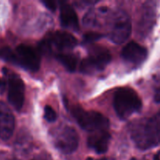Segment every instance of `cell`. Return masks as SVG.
<instances>
[{"label":"cell","instance_id":"obj_1","mask_svg":"<svg viewBox=\"0 0 160 160\" xmlns=\"http://www.w3.org/2000/svg\"><path fill=\"white\" fill-rule=\"evenodd\" d=\"M131 136L136 146L142 150L160 145V110L149 118H144L131 123Z\"/></svg>","mask_w":160,"mask_h":160},{"label":"cell","instance_id":"obj_2","mask_svg":"<svg viewBox=\"0 0 160 160\" xmlns=\"http://www.w3.org/2000/svg\"><path fill=\"white\" fill-rule=\"evenodd\" d=\"M113 107L121 120H127L141 110L142 102L137 92L131 88H120L114 94Z\"/></svg>","mask_w":160,"mask_h":160},{"label":"cell","instance_id":"obj_3","mask_svg":"<svg viewBox=\"0 0 160 160\" xmlns=\"http://www.w3.org/2000/svg\"><path fill=\"white\" fill-rule=\"evenodd\" d=\"M71 114L82 129L92 134L108 131L109 128V120L96 111L85 110L80 106H73Z\"/></svg>","mask_w":160,"mask_h":160},{"label":"cell","instance_id":"obj_4","mask_svg":"<svg viewBox=\"0 0 160 160\" xmlns=\"http://www.w3.org/2000/svg\"><path fill=\"white\" fill-rule=\"evenodd\" d=\"M78 45L76 38L69 32L56 31L50 34L39 44V48L42 53L49 55L52 53L53 48L59 51L70 50Z\"/></svg>","mask_w":160,"mask_h":160},{"label":"cell","instance_id":"obj_5","mask_svg":"<svg viewBox=\"0 0 160 160\" xmlns=\"http://www.w3.org/2000/svg\"><path fill=\"white\" fill-rule=\"evenodd\" d=\"M111 59L112 56L109 50L102 47H95L91 50L88 56L81 62L80 71L85 74H95L105 70Z\"/></svg>","mask_w":160,"mask_h":160},{"label":"cell","instance_id":"obj_6","mask_svg":"<svg viewBox=\"0 0 160 160\" xmlns=\"http://www.w3.org/2000/svg\"><path fill=\"white\" fill-rule=\"evenodd\" d=\"M109 39L115 44L126 42L131 34V22L129 16L123 11H117L110 17Z\"/></svg>","mask_w":160,"mask_h":160},{"label":"cell","instance_id":"obj_7","mask_svg":"<svg viewBox=\"0 0 160 160\" xmlns=\"http://www.w3.org/2000/svg\"><path fill=\"white\" fill-rule=\"evenodd\" d=\"M55 147L61 152L70 154L77 150L79 144V136L72 127L61 126L54 130L52 135Z\"/></svg>","mask_w":160,"mask_h":160},{"label":"cell","instance_id":"obj_8","mask_svg":"<svg viewBox=\"0 0 160 160\" xmlns=\"http://www.w3.org/2000/svg\"><path fill=\"white\" fill-rule=\"evenodd\" d=\"M16 64L31 72L39 70L41 57L32 47L21 44L16 48Z\"/></svg>","mask_w":160,"mask_h":160},{"label":"cell","instance_id":"obj_9","mask_svg":"<svg viewBox=\"0 0 160 160\" xmlns=\"http://www.w3.org/2000/svg\"><path fill=\"white\" fill-rule=\"evenodd\" d=\"M8 99L14 109L20 111L24 102L25 85L23 80L16 73H11L8 76Z\"/></svg>","mask_w":160,"mask_h":160},{"label":"cell","instance_id":"obj_10","mask_svg":"<svg viewBox=\"0 0 160 160\" xmlns=\"http://www.w3.org/2000/svg\"><path fill=\"white\" fill-rule=\"evenodd\" d=\"M121 56L127 62L134 67L142 65L148 56L147 48L136 42L131 41L123 47Z\"/></svg>","mask_w":160,"mask_h":160},{"label":"cell","instance_id":"obj_11","mask_svg":"<svg viewBox=\"0 0 160 160\" xmlns=\"http://www.w3.org/2000/svg\"><path fill=\"white\" fill-rule=\"evenodd\" d=\"M15 128V118L12 111L0 101V138L7 141L12 137Z\"/></svg>","mask_w":160,"mask_h":160},{"label":"cell","instance_id":"obj_12","mask_svg":"<svg viewBox=\"0 0 160 160\" xmlns=\"http://www.w3.org/2000/svg\"><path fill=\"white\" fill-rule=\"evenodd\" d=\"M156 21V5L154 2H146L143 7L142 17L139 23V32L145 37L152 29Z\"/></svg>","mask_w":160,"mask_h":160},{"label":"cell","instance_id":"obj_13","mask_svg":"<svg viewBox=\"0 0 160 160\" xmlns=\"http://www.w3.org/2000/svg\"><path fill=\"white\" fill-rule=\"evenodd\" d=\"M59 20L63 28H68L73 31H79V20L73 6L66 2H62L60 6Z\"/></svg>","mask_w":160,"mask_h":160},{"label":"cell","instance_id":"obj_14","mask_svg":"<svg viewBox=\"0 0 160 160\" xmlns=\"http://www.w3.org/2000/svg\"><path fill=\"white\" fill-rule=\"evenodd\" d=\"M111 135L108 131L92 133L88 138V145L98 154H104L109 148Z\"/></svg>","mask_w":160,"mask_h":160},{"label":"cell","instance_id":"obj_15","mask_svg":"<svg viewBox=\"0 0 160 160\" xmlns=\"http://www.w3.org/2000/svg\"><path fill=\"white\" fill-rule=\"evenodd\" d=\"M56 58L68 71L74 72L76 70L78 59L75 55L59 52L56 55Z\"/></svg>","mask_w":160,"mask_h":160},{"label":"cell","instance_id":"obj_16","mask_svg":"<svg viewBox=\"0 0 160 160\" xmlns=\"http://www.w3.org/2000/svg\"><path fill=\"white\" fill-rule=\"evenodd\" d=\"M0 58L3 60L16 64L15 52L9 47H3L0 48Z\"/></svg>","mask_w":160,"mask_h":160},{"label":"cell","instance_id":"obj_17","mask_svg":"<svg viewBox=\"0 0 160 160\" xmlns=\"http://www.w3.org/2000/svg\"><path fill=\"white\" fill-rule=\"evenodd\" d=\"M44 118L49 123L55 122L57 119V114L53 108L50 106H46L44 109Z\"/></svg>","mask_w":160,"mask_h":160},{"label":"cell","instance_id":"obj_18","mask_svg":"<svg viewBox=\"0 0 160 160\" xmlns=\"http://www.w3.org/2000/svg\"><path fill=\"white\" fill-rule=\"evenodd\" d=\"M102 34H99L98 32H89L84 35V41L85 42H88V43H92V42L102 38Z\"/></svg>","mask_w":160,"mask_h":160},{"label":"cell","instance_id":"obj_19","mask_svg":"<svg viewBox=\"0 0 160 160\" xmlns=\"http://www.w3.org/2000/svg\"><path fill=\"white\" fill-rule=\"evenodd\" d=\"M155 94L154 99L156 102L160 104V77L156 78L155 82Z\"/></svg>","mask_w":160,"mask_h":160},{"label":"cell","instance_id":"obj_20","mask_svg":"<svg viewBox=\"0 0 160 160\" xmlns=\"http://www.w3.org/2000/svg\"><path fill=\"white\" fill-rule=\"evenodd\" d=\"M42 2L44 3V5H45V6H46V7L48 8L49 10L52 11V12L56 11V2L47 0V1H43Z\"/></svg>","mask_w":160,"mask_h":160},{"label":"cell","instance_id":"obj_21","mask_svg":"<svg viewBox=\"0 0 160 160\" xmlns=\"http://www.w3.org/2000/svg\"><path fill=\"white\" fill-rule=\"evenodd\" d=\"M6 88V81L4 78H0V94L5 92Z\"/></svg>","mask_w":160,"mask_h":160},{"label":"cell","instance_id":"obj_22","mask_svg":"<svg viewBox=\"0 0 160 160\" xmlns=\"http://www.w3.org/2000/svg\"><path fill=\"white\" fill-rule=\"evenodd\" d=\"M154 160H160V151L155 155Z\"/></svg>","mask_w":160,"mask_h":160},{"label":"cell","instance_id":"obj_23","mask_svg":"<svg viewBox=\"0 0 160 160\" xmlns=\"http://www.w3.org/2000/svg\"><path fill=\"white\" fill-rule=\"evenodd\" d=\"M86 160H96V159H93V158H90V157H88V158H87V159H86ZM102 160H106V159H102Z\"/></svg>","mask_w":160,"mask_h":160}]
</instances>
